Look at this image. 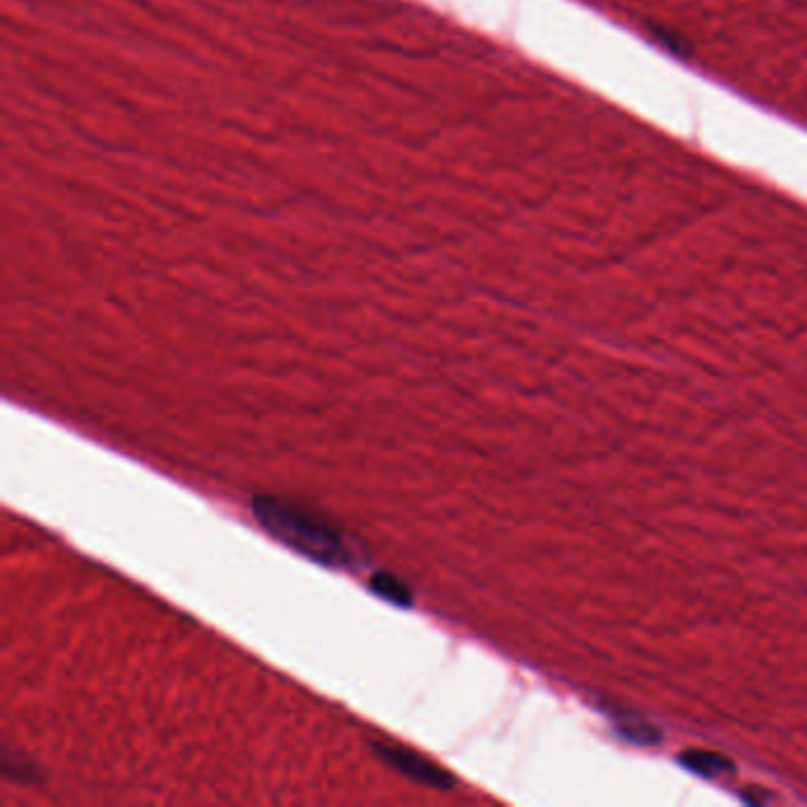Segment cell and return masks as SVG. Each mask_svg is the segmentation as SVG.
<instances>
[{
    "mask_svg": "<svg viewBox=\"0 0 807 807\" xmlns=\"http://www.w3.org/2000/svg\"><path fill=\"white\" fill-rule=\"evenodd\" d=\"M682 762L689 770H694L699 774H706V776H717V774H723V772L729 770V762L723 756H715V753L694 751V753H687L682 758Z\"/></svg>",
    "mask_w": 807,
    "mask_h": 807,
    "instance_id": "obj_4",
    "label": "cell"
},
{
    "mask_svg": "<svg viewBox=\"0 0 807 807\" xmlns=\"http://www.w3.org/2000/svg\"><path fill=\"white\" fill-rule=\"evenodd\" d=\"M372 748H374L377 758L384 760L391 770L407 776L410 782H417L422 786L438 788V791H450L454 786L452 774H448L443 768H438L436 762H431L429 758L410 751V748L405 746L374 741Z\"/></svg>",
    "mask_w": 807,
    "mask_h": 807,
    "instance_id": "obj_2",
    "label": "cell"
},
{
    "mask_svg": "<svg viewBox=\"0 0 807 807\" xmlns=\"http://www.w3.org/2000/svg\"><path fill=\"white\" fill-rule=\"evenodd\" d=\"M252 509L258 523L270 535L283 540L285 545L308 556V560L325 566H346L350 562V552L342 535L330 523L318 519L315 514L273 495L254 497Z\"/></svg>",
    "mask_w": 807,
    "mask_h": 807,
    "instance_id": "obj_1",
    "label": "cell"
},
{
    "mask_svg": "<svg viewBox=\"0 0 807 807\" xmlns=\"http://www.w3.org/2000/svg\"><path fill=\"white\" fill-rule=\"evenodd\" d=\"M370 587L372 592L379 595L384 601H389V604H395V607H413V592L407 590V585L403 580H399L391 574H374L372 580H370Z\"/></svg>",
    "mask_w": 807,
    "mask_h": 807,
    "instance_id": "obj_3",
    "label": "cell"
}]
</instances>
